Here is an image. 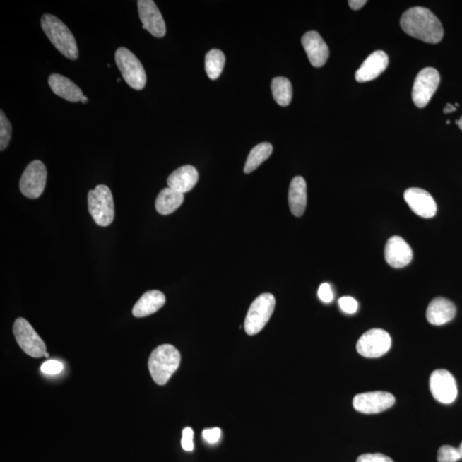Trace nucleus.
Returning a JSON list of instances; mask_svg holds the SVG:
<instances>
[{
	"instance_id": "c85d7f7f",
	"label": "nucleus",
	"mask_w": 462,
	"mask_h": 462,
	"mask_svg": "<svg viewBox=\"0 0 462 462\" xmlns=\"http://www.w3.org/2000/svg\"><path fill=\"white\" fill-rule=\"evenodd\" d=\"M339 307L344 313L353 314L358 309V302L355 299L350 297H343L339 300Z\"/></svg>"
},
{
	"instance_id": "72a5a7b5",
	"label": "nucleus",
	"mask_w": 462,
	"mask_h": 462,
	"mask_svg": "<svg viewBox=\"0 0 462 462\" xmlns=\"http://www.w3.org/2000/svg\"><path fill=\"white\" fill-rule=\"evenodd\" d=\"M318 295L323 302L330 303L333 301L334 295L329 283H324L319 286Z\"/></svg>"
},
{
	"instance_id": "4be33fe9",
	"label": "nucleus",
	"mask_w": 462,
	"mask_h": 462,
	"mask_svg": "<svg viewBox=\"0 0 462 462\" xmlns=\"http://www.w3.org/2000/svg\"><path fill=\"white\" fill-rule=\"evenodd\" d=\"M290 212L295 217H302L307 206V184L302 177L292 179L289 189Z\"/></svg>"
},
{
	"instance_id": "b1692460",
	"label": "nucleus",
	"mask_w": 462,
	"mask_h": 462,
	"mask_svg": "<svg viewBox=\"0 0 462 462\" xmlns=\"http://www.w3.org/2000/svg\"><path fill=\"white\" fill-rule=\"evenodd\" d=\"M273 151V145L269 143H263L255 146L251 150L248 159H247L244 170H243L244 173L249 174L255 171L263 162L268 159Z\"/></svg>"
},
{
	"instance_id": "39448f33",
	"label": "nucleus",
	"mask_w": 462,
	"mask_h": 462,
	"mask_svg": "<svg viewBox=\"0 0 462 462\" xmlns=\"http://www.w3.org/2000/svg\"><path fill=\"white\" fill-rule=\"evenodd\" d=\"M115 61L122 76L129 87L141 90L147 83V75L141 61L132 52L120 47L115 54Z\"/></svg>"
},
{
	"instance_id": "2eb2a0df",
	"label": "nucleus",
	"mask_w": 462,
	"mask_h": 462,
	"mask_svg": "<svg viewBox=\"0 0 462 462\" xmlns=\"http://www.w3.org/2000/svg\"><path fill=\"white\" fill-rule=\"evenodd\" d=\"M385 261L393 268L400 269L410 264L413 259L411 247L402 237H392L384 249Z\"/></svg>"
},
{
	"instance_id": "9b49d317",
	"label": "nucleus",
	"mask_w": 462,
	"mask_h": 462,
	"mask_svg": "<svg viewBox=\"0 0 462 462\" xmlns=\"http://www.w3.org/2000/svg\"><path fill=\"white\" fill-rule=\"evenodd\" d=\"M430 390L441 403L451 404L456 399L458 390L454 376L445 369H439L430 377Z\"/></svg>"
},
{
	"instance_id": "a211bd4d",
	"label": "nucleus",
	"mask_w": 462,
	"mask_h": 462,
	"mask_svg": "<svg viewBox=\"0 0 462 462\" xmlns=\"http://www.w3.org/2000/svg\"><path fill=\"white\" fill-rule=\"evenodd\" d=\"M456 308L449 300L437 297L430 302L427 310V319L433 326H443L455 318Z\"/></svg>"
},
{
	"instance_id": "20e7f679",
	"label": "nucleus",
	"mask_w": 462,
	"mask_h": 462,
	"mask_svg": "<svg viewBox=\"0 0 462 462\" xmlns=\"http://www.w3.org/2000/svg\"><path fill=\"white\" fill-rule=\"evenodd\" d=\"M88 211L96 224L107 227L114 220V201L110 189L100 184L88 194Z\"/></svg>"
},
{
	"instance_id": "7c9ffc66",
	"label": "nucleus",
	"mask_w": 462,
	"mask_h": 462,
	"mask_svg": "<svg viewBox=\"0 0 462 462\" xmlns=\"http://www.w3.org/2000/svg\"><path fill=\"white\" fill-rule=\"evenodd\" d=\"M181 444L182 449L185 451L190 452L194 451V431L192 428L186 427L184 429Z\"/></svg>"
},
{
	"instance_id": "f704fd0d",
	"label": "nucleus",
	"mask_w": 462,
	"mask_h": 462,
	"mask_svg": "<svg viewBox=\"0 0 462 462\" xmlns=\"http://www.w3.org/2000/svg\"><path fill=\"white\" fill-rule=\"evenodd\" d=\"M366 4V0H350V1H348V5H350L351 9L355 11L362 9Z\"/></svg>"
},
{
	"instance_id": "473e14b6",
	"label": "nucleus",
	"mask_w": 462,
	"mask_h": 462,
	"mask_svg": "<svg viewBox=\"0 0 462 462\" xmlns=\"http://www.w3.org/2000/svg\"><path fill=\"white\" fill-rule=\"evenodd\" d=\"M202 436H203V439L206 443L214 444L218 443L220 439L221 430L217 427L205 429L203 432H202Z\"/></svg>"
},
{
	"instance_id": "412c9836",
	"label": "nucleus",
	"mask_w": 462,
	"mask_h": 462,
	"mask_svg": "<svg viewBox=\"0 0 462 462\" xmlns=\"http://www.w3.org/2000/svg\"><path fill=\"white\" fill-rule=\"evenodd\" d=\"M165 304V295L159 290H150L134 306L132 314L136 318L147 317L159 311Z\"/></svg>"
},
{
	"instance_id": "9d476101",
	"label": "nucleus",
	"mask_w": 462,
	"mask_h": 462,
	"mask_svg": "<svg viewBox=\"0 0 462 462\" xmlns=\"http://www.w3.org/2000/svg\"><path fill=\"white\" fill-rule=\"evenodd\" d=\"M391 347V338L382 329H372L364 333L357 343V351L366 358H378L386 354Z\"/></svg>"
},
{
	"instance_id": "f03ea898",
	"label": "nucleus",
	"mask_w": 462,
	"mask_h": 462,
	"mask_svg": "<svg viewBox=\"0 0 462 462\" xmlns=\"http://www.w3.org/2000/svg\"><path fill=\"white\" fill-rule=\"evenodd\" d=\"M40 23L44 33L60 54L69 59H78L79 51L76 40L66 24L51 14L43 15Z\"/></svg>"
},
{
	"instance_id": "f8f14e48",
	"label": "nucleus",
	"mask_w": 462,
	"mask_h": 462,
	"mask_svg": "<svg viewBox=\"0 0 462 462\" xmlns=\"http://www.w3.org/2000/svg\"><path fill=\"white\" fill-rule=\"evenodd\" d=\"M395 402V397L391 393L374 391L355 396L353 400V406L356 411L365 415H372L387 410Z\"/></svg>"
},
{
	"instance_id": "f257e3e1",
	"label": "nucleus",
	"mask_w": 462,
	"mask_h": 462,
	"mask_svg": "<svg viewBox=\"0 0 462 462\" xmlns=\"http://www.w3.org/2000/svg\"><path fill=\"white\" fill-rule=\"evenodd\" d=\"M401 27L405 33L427 43L437 44L444 37V28L439 19L427 8L408 10L401 18Z\"/></svg>"
},
{
	"instance_id": "c756f323",
	"label": "nucleus",
	"mask_w": 462,
	"mask_h": 462,
	"mask_svg": "<svg viewBox=\"0 0 462 462\" xmlns=\"http://www.w3.org/2000/svg\"><path fill=\"white\" fill-rule=\"evenodd\" d=\"M64 365L58 360H47V362L42 364L40 370L45 374L56 375L60 374L63 371Z\"/></svg>"
},
{
	"instance_id": "dca6fc26",
	"label": "nucleus",
	"mask_w": 462,
	"mask_h": 462,
	"mask_svg": "<svg viewBox=\"0 0 462 462\" xmlns=\"http://www.w3.org/2000/svg\"><path fill=\"white\" fill-rule=\"evenodd\" d=\"M302 44L312 66L317 68L325 66L330 55L329 47L318 32H307L302 36Z\"/></svg>"
},
{
	"instance_id": "ea45409f",
	"label": "nucleus",
	"mask_w": 462,
	"mask_h": 462,
	"mask_svg": "<svg viewBox=\"0 0 462 462\" xmlns=\"http://www.w3.org/2000/svg\"><path fill=\"white\" fill-rule=\"evenodd\" d=\"M45 357H46V358L49 357V354H48V353H47L46 355H45Z\"/></svg>"
},
{
	"instance_id": "4c0bfd02",
	"label": "nucleus",
	"mask_w": 462,
	"mask_h": 462,
	"mask_svg": "<svg viewBox=\"0 0 462 462\" xmlns=\"http://www.w3.org/2000/svg\"><path fill=\"white\" fill-rule=\"evenodd\" d=\"M81 102L83 104H86L88 102V98L86 96H83L82 100H81Z\"/></svg>"
},
{
	"instance_id": "423d86ee",
	"label": "nucleus",
	"mask_w": 462,
	"mask_h": 462,
	"mask_svg": "<svg viewBox=\"0 0 462 462\" xmlns=\"http://www.w3.org/2000/svg\"><path fill=\"white\" fill-rule=\"evenodd\" d=\"M275 305L274 295L270 293L262 294L254 300L245 319L247 334L256 335L263 330L273 314Z\"/></svg>"
},
{
	"instance_id": "f3484780",
	"label": "nucleus",
	"mask_w": 462,
	"mask_h": 462,
	"mask_svg": "<svg viewBox=\"0 0 462 462\" xmlns=\"http://www.w3.org/2000/svg\"><path fill=\"white\" fill-rule=\"evenodd\" d=\"M388 64L389 57L384 52H372L356 71L355 79L359 83H367L374 80L386 70Z\"/></svg>"
},
{
	"instance_id": "e433bc0d",
	"label": "nucleus",
	"mask_w": 462,
	"mask_h": 462,
	"mask_svg": "<svg viewBox=\"0 0 462 462\" xmlns=\"http://www.w3.org/2000/svg\"><path fill=\"white\" fill-rule=\"evenodd\" d=\"M456 124H458V126H459V128L462 131V117H461V119L459 120L456 121Z\"/></svg>"
},
{
	"instance_id": "6ab92c4d",
	"label": "nucleus",
	"mask_w": 462,
	"mask_h": 462,
	"mask_svg": "<svg viewBox=\"0 0 462 462\" xmlns=\"http://www.w3.org/2000/svg\"><path fill=\"white\" fill-rule=\"evenodd\" d=\"M199 180L197 170L192 165H184L176 170L167 179L168 188L182 194L191 191Z\"/></svg>"
},
{
	"instance_id": "ddd939ff",
	"label": "nucleus",
	"mask_w": 462,
	"mask_h": 462,
	"mask_svg": "<svg viewBox=\"0 0 462 462\" xmlns=\"http://www.w3.org/2000/svg\"><path fill=\"white\" fill-rule=\"evenodd\" d=\"M137 6L143 28L154 37H164L166 34L165 23L156 4L152 0H139Z\"/></svg>"
},
{
	"instance_id": "a878e982",
	"label": "nucleus",
	"mask_w": 462,
	"mask_h": 462,
	"mask_svg": "<svg viewBox=\"0 0 462 462\" xmlns=\"http://www.w3.org/2000/svg\"><path fill=\"white\" fill-rule=\"evenodd\" d=\"M225 56L220 50H211L206 55L205 69L210 79L216 80L224 70Z\"/></svg>"
},
{
	"instance_id": "c9c22d12",
	"label": "nucleus",
	"mask_w": 462,
	"mask_h": 462,
	"mask_svg": "<svg viewBox=\"0 0 462 462\" xmlns=\"http://www.w3.org/2000/svg\"><path fill=\"white\" fill-rule=\"evenodd\" d=\"M456 110V108L454 107V105L451 104H447L446 105L445 108L444 109V113H451L453 112H455Z\"/></svg>"
},
{
	"instance_id": "6e6552de",
	"label": "nucleus",
	"mask_w": 462,
	"mask_h": 462,
	"mask_svg": "<svg viewBox=\"0 0 462 462\" xmlns=\"http://www.w3.org/2000/svg\"><path fill=\"white\" fill-rule=\"evenodd\" d=\"M440 83L439 72L434 68H425L416 76L413 83L412 97L416 107L424 108L439 88Z\"/></svg>"
},
{
	"instance_id": "58836bf2",
	"label": "nucleus",
	"mask_w": 462,
	"mask_h": 462,
	"mask_svg": "<svg viewBox=\"0 0 462 462\" xmlns=\"http://www.w3.org/2000/svg\"><path fill=\"white\" fill-rule=\"evenodd\" d=\"M458 451H459L460 455H461V459H462V443L461 444L460 447L458 448Z\"/></svg>"
},
{
	"instance_id": "0eeeda50",
	"label": "nucleus",
	"mask_w": 462,
	"mask_h": 462,
	"mask_svg": "<svg viewBox=\"0 0 462 462\" xmlns=\"http://www.w3.org/2000/svg\"><path fill=\"white\" fill-rule=\"evenodd\" d=\"M13 334L18 345L28 355L34 358H42L46 355V344L25 319H16Z\"/></svg>"
},
{
	"instance_id": "393cba45",
	"label": "nucleus",
	"mask_w": 462,
	"mask_h": 462,
	"mask_svg": "<svg viewBox=\"0 0 462 462\" xmlns=\"http://www.w3.org/2000/svg\"><path fill=\"white\" fill-rule=\"evenodd\" d=\"M271 88L276 102L281 107H288L290 104L293 89L289 80L285 77H275Z\"/></svg>"
},
{
	"instance_id": "5701e85b",
	"label": "nucleus",
	"mask_w": 462,
	"mask_h": 462,
	"mask_svg": "<svg viewBox=\"0 0 462 462\" xmlns=\"http://www.w3.org/2000/svg\"><path fill=\"white\" fill-rule=\"evenodd\" d=\"M184 201V194L171 188L162 189L156 199L155 208L161 215H169L180 208Z\"/></svg>"
},
{
	"instance_id": "aec40b11",
	"label": "nucleus",
	"mask_w": 462,
	"mask_h": 462,
	"mask_svg": "<svg viewBox=\"0 0 462 462\" xmlns=\"http://www.w3.org/2000/svg\"><path fill=\"white\" fill-rule=\"evenodd\" d=\"M48 83L56 95L61 97L70 102H79L82 100L83 93L71 79L59 74H52L48 79Z\"/></svg>"
},
{
	"instance_id": "7ed1b4c3",
	"label": "nucleus",
	"mask_w": 462,
	"mask_h": 462,
	"mask_svg": "<svg viewBox=\"0 0 462 462\" xmlns=\"http://www.w3.org/2000/svg\"><path fill=\"white\" fill-rule=\"evenodd\" d=\"M180 352L171 344L157 347L152 352L148 360V368L152 378L157 384L168 383L174 372L179 367Z\"/></svg>"
},
{
	"instance_id": "1a4fd4ad",
	"label": "nucleus",
	"mask_w": 462,
	"mask_h": 462,
	"mask_svg": "<svg viewBox=\"0 0 462 462\" xmlns=\"http://www.w3.org/2000/svg\"><path fill=\"white\" fill-rule=\"evenodd\" d=\"M47 177V168L42 162L40 160L31 162L20 179V190L27 198L37 199L44 192Z\"/></svg>"
},
{
	"instance_id": "2f4dec72",
	"label": "nucleus",
	"mask_w": 462,
	"mask_h": 462,
	"mask_svg": "<svg viewBox=\"0 0 462 462\" xmlns=\"http://www.w3.org/2000/svg\"><path fill=\"white\" fill-rule=\"evenodd\" d=\"M356 462H394L391 458L383 455V454H365L358 457Z\"/></svg>"
},
{
	"instance_id": "bb28decb",
	"label": "nucleus",
	"mask_w": 462,
	"mask_h": 462,
	"mask_svg": "<svg viewBox=\"0 0 462 462\" xmlns=\"http://www.w3.org/2000/svg\"><path fill=\"white\" fill-rule=\"evenodd\" d=\"M0 150L4 151L10 143L11 138V124L3 111L0 112Z\"/></svg>"
},
{
	"instance_id": "4468645a",
	"label": "nucleus",
	"mask_w": 462,
	"mask_h": 462,
	"mask_svg": "<svg viewBox=\"0 0 462 462\" xmlns=\"http://www.w3.org/2000/svg\"><path fill=\"white\" fill-rule=\"evenodd\" d=\"M404 200L413 212L421 218H431L437 213V208L434 199L424 189H407L404 193Z\"/></svg>"
},
{
	"instance_id": "cd10ccee",
	"label": "nucleus",
	"mask_w": 462,
	"mask_h": 462,
	"mask_svg": "<svg viewBox=\"0 0 462 462\" xmlns=\"http://www.w3.org/2000/svg\"><path fill=\"white\" fill-rule=\"evenodd\" d=\"M461 459L458 449L449 445H444L439 449L437 453V461L439 462H456Z\"/></svg>"
}]
</instances>
